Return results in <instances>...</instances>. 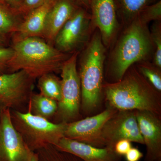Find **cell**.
<instances>
[{
  "label": "cell",
  "mask_w": 161,
  "mask_h": 161,
  "mask_svg": "<svg viewBox=\"0 0 161 161\" xmlns=\"http://www.w3.org/2000/svg\"><path fill=\"white\" fill-rule=\"evenodd\" d=\"M103 87L110 107L117 110L148 111L161 116L159 92L140 73H125L121 80Z\"/></svg>",
  "instance_id": "1"
},
{
  "label": "cell",
  "mask_w": 161,
  "mask_h": 161,
  "mask_svg": "<svg viewBox=\"0 0 161 161\" xmlns=\"http://www.w3.org/2000/svg\"><path fill=\"white\" fill-rule=\"evenodd\" d=\"M14 53L9 62L10 73L24 71L35 79L61 69L69 58L39 37L14 40Z\"/></svg>",
  "instance_id": "2"
},
{
  "label": "cell",
  "mask_w": 161,
  "mask_h": 161,
  "mask_svg": "<svg viewBox=\"0 0 161 161\" xmlns=\"http://www.w3.org/2000/svg\"><path fill=\"white\" fill-rule=\"evenodd\" d=\"M105 48L97 32L85 50L80 60V78L82 108L89 112L97 107L103 87Z\"/></svg>",
  "instance_id": "3"
},
{
  "label": "cell",
  "mask_w": 161,
  "mask_h": 161,
  "mask_svg": "<svg viewBox=\"0 0 161 161\" xmlns=\"http://www.w3.org/2000/svg\"><path fill=\"white\" fill-rule=\"evenodd\" d=\"M117 44L113 53V75L121 80L133 64L145 59L152 49V40L146 24L135 19Z\"/></svg>",
  "instance_id": "4"
},
{
  "label": "cell",
  "mask_w": 161,
  "mask_h": 161,
  "mask_svg": "<svg viewBox=\"0 0 161 161\" xmlns=\"http://www.w3.org/2000/svg\"><path fill=\"white\" fill-rule=\"evenodd\" d=\"M11 120L30 150L34 152L47 147L56 146L64 136L67 123H54L46 119L26 112L10 111Z\"/></svg>",
  "instance_id": "5"
},
{
  "label": "cell",
  "mask_w": 161,
  "mask_h": 161,
  "mask_svg": "<svg viewBox=\"0 0 161 161\" xmlns=\"http://www.w3.org/2000/svg\"><path fill=\"white\" fill-rule=\"evenodd\" d=\"M78 55V53H75L64 61L60 69L61 98L56 114L60 122H73L79 115L81 88L77 69Z\"/></svg>",
  "instance_id": "6"
},
{
  "label": "cell",
  "mask_w": 161,
  "mask_h": 161,
  "mask_svg": "<svg viewBox=\"0 0 161 161\" xmlns=\"http://www.w3.org/2000/svg\"><path fill=\"white\" fill-rule=\"evenodd\" d=\"M101 136L105 147L113 149L116 143L121 140L144 144L135 111L118 110L105 124Z\"/></svg>",
  "instance_id": "7"
},
{
  "label": "cell",
  "mask_w": 161,
  "mask_h": 161,
  "mask_svg": "<svg viewBox=\"0 0 161 161\" xmlns=\"http://www.w3.org/2000/svg\"><path fill=\"white\" fill-rule=\"evenodd\" d=\"M118 110L110 107L92 117L67 123L64 137L98 148L105 147L102 138L103 128Z\"/></svg>",
  "instance_id": "8"
},
{
  "label": "cell",
  "mask_w": 161,
  "mask_h": 161,
  "mask_svg": "<svg viewBox=\"0 0 161 161\" xmlns=\"http://www.w3.org/2000/svg\"><path fill=\"white\" fill-rule=\"evenodd\" d=\"M34 79L24 71L0 75V102L9 108H17L28 103Z\"/></svg>",
  "instance_id": "9"
},
{
  "label": "cell",
  "mask_w": 161,
  "mask_h": 161,
  "mask_svg": "<svg viewBox=\"0 0 161 161\" xmlns=\"http://www.w3.org/2000/svg\"><path fill=\"white\" fill-rule=\"evenodd\" d=\"M10 111L5 109L0 121V161H26L30 150L14 126Z\"/></svg>",
  "instance_id": "10"
},
{
  "label": "cell",
  "mask_w": 161,
  "mask_h": 161,
  "mask_svg": "<svg viewBox=\"0 0 161 161\" xmlns=\"http://www.w3.org/2000/svg\"><path fill=\"white\" fill-rule=\"evenodd\" d=\"M91 20L87 10L78 7L57 35L55 47L64 53L76 48L86 39Z\"/></svg>",
  "instance_id": "11"
},
{
  "label": "cell",
  "mask_w": 161,
  "mask_h": 161,
  "mask_svg": "<svg viewBox=\"0 0 161 161\" xmlns=\"http://www.w3.org/2000/svg\"><path fill=\"white\" fill-rule=\"evenodd\" d=\"M135 112L140 131L147 147L145 161H160V115L148 111H135Z\"/></svg>",
  "instance_id": "12"
},
{
  "label": "cell",
  "mask_w": 161,
  "mask_h": 161,
  "mask_svg": "<svg viewBox=\"0 0 161 161\" xmlns=\"http://www.w3.org/2000/svg\"><path fill=\"white\" fill-rule=\"evenodd\" d=\"M91 20L99 30L103 42L109 43L117 27V14L114 0H90Z\"/></svg>",
  "instance_id": "13"
},
{
  "label": "cell",
  "mask_w": 161,
  "mask_h": 161,
  "mask_svg": "<svg viewBox=\"0 0 161 161\" xmlns=\"http://www.w3.org/2000/svg\"><path fill=\"white\" fill-rule=\"evenodd\" d=\"M54 147L58 150L73 154L84 161H122L120 156L116 154L114 149L93 147L64 136Z\"/></svg>",
  "instance_id": "14"
},
{
  "label": "cell",
  "mask_w": 161,
  "mask_h": 161,
  "mask_svg": "<svg viewBox=\"0 0 161 161\" xmlns=\"http://www.w3.org/2000/svg\"><path fill=\"white\" fill-rule=\"evenodd\" d=\"M79 7L72 0H58L47 15L41 38L52 45L64 25Z\"/></svg>",
  "instance_id": "15"
},
{
  "label": "cell",
  "mask_w": 161,
  "mask_h": 161,
  "mask_svg": "<svg viewBox=\"0 0 161 161\" xmlns=\"http://www.w3.org/2000/svg\"><path fill=\"white\" fill-rule=\"evenodd\" d=\"M58 0H46L29 12L18 27L14 40L41 35L47 15Z\"/></svg>",
  "instance_id": "16"
},
{
  "label": "cell",
  "mask_w": 161,
  "mask_h": 161,
  "mask_svg": "<svg viewBox=\"0 0 161 161\" xmlns=\"http://www.w3.org/2000/svg\"><path fill=\"white\" fill-rule=\"evenodd\" d=\"M58 102L41 94L32 93L28 109L33 114L49 120L58 110Z\"/></svg>",
  "instance_id": "17"
},
{
  "label": "cell",
  "mask_w": 161,
  "mask_h": 161,
  "mask_svg": "<svg viewBox=\"0 0 161 161\" xmlns=\"http://www.w3.org/2000/svg\"><path fill=\"white\" fill-rule=\"evenodd\" d=\"M160 0H114L117 16L125 22H132L144 8Z\"/></svg>",
  "instance_id": "18"
},
{
  "label": "cell",
  "mask_w": 161,
  "mask_h": 161,
  "mask_svg": "<svg viewBox=\"0 0 161 161\" xmlns=\"http://www.w3.org/2000/svg\"><path fill=\"white\" fill-rule=\"evenodd\" d=\"M38 87L40 94L47 98L60 101L61 98V79L53 73L42 75L39 78Z\"/></svg>",
  "instance_id": "19"
},
{
  "label": "cell",
  "mask_w": 161,
  "mask_h": 161,
  "mask_svg": "<svg viewBox=\"0 0 161 161\" xmlns=\"http://www.w3.org/2000/svg\"><path fill=\"white\" fill-rule=\"evenodd\" d=\"M19 16L8 6L0 4V34L15 32L22 22L19 21Z\"/></svg>",
  "instance_id": "20"
},
{
  "label": "cell",
  "mask_w": 161,
  "mask_h": 161,
  "mask_svg": "<svg viewBox=\"0 0 161 161\" xmlns=\"http://www.w3.org/2000/svg\"><path fill=\"white\" fill-rule=\"evenodd\" d=\"M36 152L38 154L39 161H84L73 154L58 150L52 145Z\"/></svg>",
  "instance_id": "21"
},
{
  "label": "cell",
  "mask_w": 161,
  "mask_h": 161,
  "mask_svg": "<svg viewBox=\"0 0 161 161\" xmlns=\"http://www.w3.org/2000/svg\"><path fill=\"white\" fill-rule=\"evenodd\" d=\"M136 19L147 24L151 21H160L161 19V0L144 8Z\"/></svg>",
  "instance_id": "22"
},
{
  "label": "cell",
  "mask_w": 161,
  "mask_h": 161,
  "mask_svg": "<svg viewBox=\"0 0 161 161\" xmlns=\"http://www.w3.org/2000/svg\"><path fill=\"white\" fill-rule=\"evenodd\" d=\"M140 72L157 91H161V75L158 69L147 65H141Z\"/></svg>",
  "instance_id": "23"
},
{
  "label": "cell",
  "mask_w": 161,
  "mask_h": 161,
  "mask_svg": "<svg viewBox=\"0 0 161 161\" xmlns=\"http://www.w3.org/2000/svg\"><path fill=\"white\" fill-rule=\"evenodd\" d=\"M159 26L155 25L153 28L152 42L155 44L156 50L154 54V61L156 66L159 69L161 68V35Z\"/></svg>",
  "instance_id": "24"
},
{
  "label": "cell",
  "mask_w": 161,
  "mask_h": 161,
  "mask_svg": "<svg viewBox=\"0 0 161 161\" xmlns=\"http://www.w3.org/2000/svg\"><path fill=\"white\" fill-rule=\"evenodd\" d=\"M14 53L12 47L0 48V75L9 70V64Z\"/></svg>",
  "instance_id": "25"
},
{
  "label": "cell",
  "mask_w": 161,
  "mask_h": 161,
  "mask_svg": "<svg viewBox=\"0 0 161 161\" xmlns=\"http://www.w3.org/2000/svg\"><path fill=\"white\" fill-rule=\"evenodd\" d=\"M46 0H21V8L19 14L24 15L25 16L33 9L40 6Z\"/></svg>",
  "instance_id": "26"
},
{
  "label": "cell",
  "mask_w": 161,
  "mask_h": 161,
  "mask_svg": "<svg viewBox=\"0 0 161 161\" xmlns=\"http://www.w3.org/2000/svg\"><path fill=\"white\" fill-rule=\"evenodd\" d=\"M132 142L127 140L119 141L115 144L114 151L118 155L125 156L132 147Z\"/></svg>",
  "instance_id": "27"
},
{
  "label": "cell",
  "mask_w": 161,
  "mask_h": 161,
  "mask_svg": "<svg viewBox=\"0 0 161 161\" xmlns=\"http://www.w3.org/2000/svg\"><path fill=\"white\" fill-rule=\"evenodd\" d=\"M125 156L126 161H139L143 154L137 148L132 147Z\"/></svg>",
  "instance_id": "28"
},
{
  "label": "cell",
  "mask_w": 161,
  "mask_h": 161,
  "mask_svg": "<svg viewBox=\"0 0 161 161\" xmlns=\"http://www.w3.org/2000/svg\"><path fill=\"white\" fill-rule=\"evenodd\" d=\"M7 6L18 14L21 6V0H4Z\"/></svg>",
  "instance_id": "29"
},
{
  "label": "cell",
  "mask_w": 161,
  "mask_h": 161,
  "mask_svg": "<svg viewBox=\"0 0 161 161\" xmlns=\"http://www.w3.org/2000/svg\"><path fill=\"white\" fill-rule=\"evenodd\" d=\"M78 6L82 7L87 10L90 9V3L88 0H72Z\"/></svg>",
  "instance_id": "30"
},
{
  "label": "cell",
  "mask_w": 161,
  "mask_h": 161,
  "mask_svg": "<svg viewBox=\"0 0 161 161\" xmlns=\"http://www.w3.org/2000/svg\"><path fill=\"white\" fill-rule=\"evenodd\" d=\"M26 161H39L37 153L30 150Z\"/></svg>",
  "instance_id": "31"
},
{
  "label": "cell",
  "mask_w": 161,
  "mask_h": 161,
  "mask_svg": "<svg viewBox=\"0 0 161 161\" xmlns=\"http://www.w3.org/2000/svg\"><path fill=\"white\" fill-rule=\"evenodd\" d=\"M6 39L4 35L0 34V48L7 47Z\"/></svg>",
  "instance_id": "32"
},
{
  "label": "cell",
  "mask_w": 161,
  "mask_h": 161,
  "mask_svg": "<svg viewBox=\"0 0 161 161\" xmlns=\"http://www.w3.org/2000/svg\"><path fill=\"white\" fill-rule=\"evenodd\" d=\"M6 108H6L3 104L2 103L0 102V121H1V118H2L3 111H4V110Z\"/></svg>",
  "instance_id": "33"
},
{
  "label": "cell",
  "mask_w": 161,
  "mask_h": 161,
  "mask_svg": "<svg viewBox=\"0 0 161 161\" xmlns=\"http://www.w3.org/2000/svg\"><path fill=\"white\" fill-rule=\"evenodd\" d=\"M0 4H2V5H6V6H8L4 0H0ZM8 7H9V6H8Z\"/></svg>",
  "instance_id": "34"
},
{
  "label": "cell",
  "mask_w": 161,
  "mask_h": 161,
  "mask_svg": "<svg viewBox=\"0 0 161 161\" xmlns=\"http://www.w3.org/2000/svg\"><path fill=\"white\" fill-rule=\"evenodd\" d=\"M88 1H89V3H90V0H88Z\"/></svg>",
  "instance_id": "35"
}]
</instances>
